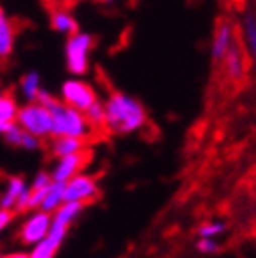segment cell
Listing matches in <instances>:
<instances>
[{"mask_svg":"<svg viewBox=\"0 0 256 258\" xmlns=\"http://www.w3.org/2000/svg\"><path fill=\"white\" fill-rule=\"evenodd\" d=\"M104 129L113 135H131L140 131L147 122V113L140 102L131 95L115 92L104 102Z\"/></svg>","mask_w":256,"mask_h":258,"instance_id":"cell-1","label":"cell"},{"mask_svg":"<svg viewBox=\"0 0 256 258\" xmlns=\"http://www.w3.org/2000/svg\"><path fill=\"white\" fill-rule=\"evenodd\" d=\"M48 111L52 115V138L70 137L81 138V140H90L93 137L92 125L88 124L84 113L74 109L72 106L65 104L63 101L56 99L48 106Z\"/></svg>","mask_w":256,"mask_h":258,"instance_id":"cell-2","label":"cell"},{"mask_svg":"<svg viewBox=\"0 0 256 258\" xmlns=\"http://www.w3.org/2000/svg\"><path fill=\"white\" fill-rule=\"evenodd\" d=\"M16 124L40 140L52 138V115L40 102H27L18 109Z\"/></svg>","mask_w":256,"mask_h":258,"instance_id":"cell-3","label":"cell"},{"mask_svg":"<svg viewBox=\"0 0 256 258\" xmlns=\"http://www.w3.org/2000/svg\"><path fill=\"white\" fill-rule=\"evenodd\" d=\"M31 203V185L22 176H9L0 192V210L20 214L29 212Z\"/></svg>","mask_w":256,"mask_h":258,"instance_id":"cell-4","label":"cell"},{"mask_svg":"<svg viewBox=\"0 0 256 258\" xmlns=\"http://www.w3.org/2000/svg\"><path fill=\"white\" fill-rule=\"evenodd\" d=\"M93 45V36L84 34V32H77L74 36L68 38L67 41V64L68 70L76 76H83L88 72V61H90V52H92Z\"/></svg>","mask_w":256,"mask_h":258,"instance_id":"cell-5","label":"cell"},{"mask_svg":"<svg viewBox=\"0 0 256 258\" xmlns=\"http://www.w3.org/2000/svg\"><path fill=\"white\" fill-rule=\"evenodd\" d=\"M50 230H52V215L45 214L41 210H34V212H29L25 221L22 222L18 230V238L24 246L34 247L48 237Z\"/></svg>","mask_w":256,"mask_h":258,"instance_id":"cell-6","label":"cell"},{"mask_svg":"<svg viewBox=\"0 0 256 258\" xmlns=\"http://www.w3.org/2000/svg\"><path fill=\"white\" fill-rule=\"evenodd\" d=\"M61 101L65 104L72 106L77 111L84 113L90 106L95 104L99 99H97L95 90L90 85H86L83 81L70 79V81H65V85L61 86Z\"/></svg>","mask_w":256,"mask_h":258,"instance_id":"cell-7","label":"cell"},{"mask_svg":"<svg viewBox=\"0 0 256 258\" xmlns=\"http://www.w3.org/2000/svg\"><path fill=\"white\" fill-rule=\"evenodd\" d=\"M99 181L90 174H79L65 185V203H81L88 205L99 198Z\"/></svg>","mask_w":256,"mask_h":258,"instance_id":"cell-8","label":"cell"},{"mask_svg":"<svg viewBox=\"0 0 256 258\" xmlns=\"http://www.w3.org/2000/svg\"><path fill=\"white\" fill-rule=\"evenodd\" d=\"M92 158V153L88 149L83 151V153L70 154V156L57 158V161L54 163V167L50 169V176H52L54 183H61V185H67L70 179H74L76 176L83 174L81 170L86 167V163Z\"/></svg>","mask_w":256,"mask_h":258,"instance_id":"cell-9","label":"cell"},{"mask_svg":"<svg viewBox=\"0 0 256 258\" xmlns=\"http://www.w3.org/2000/svg\"><path fill=\"white\" fill-rule=\"evenodd\" d=\"M233 27L229 22L220 24L215 31V36H213V43H212V56L215 61H224L228 52L233 48Z\"/></svg>","mask_w":256,"mask_h":258,"instance_id":"cell-10","label":"cell"},{"mask_svg":"<svg viewBox=\"0 0 256 258\" xmlns=\"http://www.w3.org/2000/svg\"><path fill=\"white\" fill-rule=\"evenodd\" d=\"M67 233L68 231L63 230H50V233H48V237L45 240H41L40 244H36L29 251V258H54L57 251H59Z\"/></svg>","mask_w":256,"mask_h":258,"instance_id":"cell-11","label":"cell"},{"mask_svg":"<svg viewBox=\"0 0 256 258\" xmlns=\"http://www.w3.org/2000/svg\"><path fill=\"white\" fill-rule=\"evenodd\" d=\"M4 138L9 145H13V147H20V149H25V151H36L41 147L40 138L32 137L31 133H27L25 129H22L16 122H13V124L9 125L8 131L4 133Z\"/></svg>","mask_w":256,"mask_h":258,"instance_id":"cell-12","label":"cell"},{"mask_svg":"<svg viewBox=\"0 0 256 258\" xmlns=\"http://www.w3.org/2000/svg\"><path fill=\"white\" fill-rule=\"evenodd\" d=\"M84 208L86 205H81V203H63V206L52 215V230L68 231V228L77 221Z\"/></svg>","mask_w":256,"mask_h":258,"instance_id":"cell-13","label":"cell"},{"mask_svg":"<svg viewBox=\"0 0 256 258\" xmlns=\"http://www.w3.org/2000/svg\"><path fill=\"white\" fill-rule=\"evenodd\" d=\"M16 40V31L15 24L9 20V16L4 13V9L0 8V61L9 59L15 48Z\"/></svg>","mask_w":256,"mask_h":258,"instance_id":"cell-14","label":"cell"},{"mask_svg":"<svg viewBox=\"0 0 256 258\" xmlns=\"http://www.w3.org/2000/svg\"><path fill=\"white\" fill-rule=\"evenodd\" d=\"M88 140H81V138H70V137H59L50 140V153L56 158H65L70 154H77L86 151Z\"/></svg>","mask_w":256,"mask_h":258,"instance_id":"cell-15","label":"cell"},{"mask_svg":"<svg viewBox=\"0 0 256 258\" xmlns=\"http://www.w3.org/2000/svg\"><path fill=\"white\" fill-rule=\"evenodd\" d=\"M50 25L54 31L61 32V34H68V38L77 34V22L67 9H52L50 11Z\"/></svg>","mask_w":256,"mask_h":258,"instance_id":"cell-16","label":"cell"},{"mask_svg":"<svg viewBox=\"0 0 256 258\" xmlns=\"http://www.w3.org/2000/svg\"><path fill=\"white\" fill-rule=\"evenodd\" d=\"M63 192H65V185H61V183H52V185L48 186V188L45 190L43 201H41V206H40L41 212L50 214V215L56 214L65 203Z\"/></svg>","mask_w":256,"mask_h":258,"instance_id":"cell-17","label":"cell"},{"mask_svg":"<svg viewBox=\"0 0 256 258\" xmlns=\"http://www.w3.org/2000/svg\"><path fill=\"white\" fill-rule=\"evenodd\" d=\"M224 69L231 79H235V81L242 79L245 69H244V56H242L238 45H233V48L228 52V56H226V59H224Z\"/></svg>","mask_w":256,"mask_h":258,"instance_id":"cell-18","label":"cell"},{"mask_svg":"<svg viewBox=\"0 0 256 258\" xmlns=\"http://www.w3.org/2000/svg\"><path fill=\"white\" fill-rule=\"evenodd\" d=\"M22 93L24 97L27 99L29 102H36L38 101V95L41 92V79H40V74L38 72H29L22 77Z\"/></svg>","mask_w":256,"mask_h":258,"instance_id":"cell-19","label":"cell"},{"mask_svg":"<svg viewBox=\"0 0 256 258\" xmlns=\"http://www.w3.org/2000/svg\"><path fill=\"white\" fill-rule=\"evenodd\" d=\"M84 117L88 120V124L92 125L93 131H99V129H104L106 122V111H104V102L97 101L93 106H90L86 111H84Z\"/></svg>","mask_w":256,"mask_h":258,"instance_id":"cell-20","label":"cell"},{"mask_svg":"<svg viewBox=\"0 0 256 258\" xmlns=\"http://www.w3.org/2000/svg\"><path fill=\"white\" fill-rule=\"evenodd\" d=\"M244 36L249 50H251L252 59L256 61V18L252 15H247L244 18Z\"/></svg>","mask_w":256,"mask_h":258,"instance_id":"cell-21","label":"cell"},{"mask_svg":"<svg viewBox=\"0 0 256 258\" xmlns=\"http://www.w3.org/2000/svg\"><path fill=\"white\" fill-rule=\"evenodd\" d=\"M226 231V222L222 221H208L199 226V238H213L217 240L219 235Z\"/></svg>","mask_w":256,"mask_h":258,"instance_id":"cell-22","label":"cell"},{"mask_svg":"<svg viewBox=\"0 0 256 258\" xmlns=\"http://www.w3.org/2000/svg\"><path fill=\"white\" fill-rule=\"evenodd\" d=\"M52 176H50V172H47V170H40V172L34 176V179H32L31 183V190H43V188H48V186L52 185Z\"/></svg>","mask_w":256,"mask_h":258,"instance_id":"cell-23","label":"cell"},{"mask_svg":"<svg viewBox=\"0 0 256 258\" xmlns=\"http://www.w3.org/2000/svg\"><path fill=\"white\" fill-rule=\"evenodd\" d=\"M197 249L203 254H213L219 251V242L213 240V238H199L197 242Z\"/></svg>","mask_w":256,"mask_h":258,"instance_id":"cell-24","label":"cell"},{"mask_svg":"<svg viewBox=\"0 0 256 258\" xmlns=\"http://www.w3.org/2000/svg\"><path fill=\"white\" fill-rule=\"evenodd\" d=\"M13 217H15V214H13V212L0 210V235L4 233V231L9 228V224L13 222Z\"/></svg>","mask_w":256,"mask_h":258,"instance_id":"cell-25","label":"cell"},{"mask_svg":"<svg viewBox=\"0 0 256 258\" xmlns=\"http://www.w3.org/2000/svg\"><path fill=\"white\" fill-rule=\"evenodd\" d=\"M48 2L54 6L52 9H67L72 4V0H48Z\"/></svg>","mask_w":256,"mask_h":258,"instance_id":"cell-26","label":"cell"},{"mask_svg":"<svg viewBox=\"0 0 256 258\" xmlns=\"http://www.w3.org/2000/svg\"><path fill=\"white\" fill-rule=\"evenodd\" d=\"M2 258H29V253H24V251H15V253L2 254Z\"/></svg>","mask_w":256,"mask_h":258,"instance_id":"cell-27","label":"cell"},{"mask_svg":"<svg viewBox=\"0 0 256 258\" xmlns=\"http://www.w3.org/2000/svg\"><path fill=\"white\" fill-rule=\"evenodd\" d=\"M9 125H11V124H4V122H0V135H4L6 131H8Z\"/></svg>","mask_w":256,"mask_h":258,"instance_id":"cell-28","label":"cell"},{"mask_svg":"<svg viewBox=\"0 0 256 258\" xmlns=\"http://www.w3.org/2000/svg\"><path fill=\"white\" fill-rule=\"evenodd\" d=\"M4 97H6V93H4V92H2V90H0V102L4 101Z\"/></svg>","mask_w":256,"mask_h":258,"instance_id":"cell-29","label":"cell"},{"mask_svg":"<svg viewBox=\"0 0 256 258\" xmlns=\"http://www.w3.org/2000/svg\"><path fill=\"white\" fill-rule=\"evenodd\" d=\"M97 2H113V0H97Z\"/></svg>","mask_w":256,"mask_h":258,"instance_id":"cell-30","label":"cell"},{"mask_svg":"<svg viewBox=\"0 0 256 258\" xmlns=\"http://www.w3.org/2000/svg\"><path fill=\"white\" fill-rule=\"evenodd\" d=\"M74 2H79V0H72V4H74Z\"/></svg>","mask_w":256,"mask_h":258,"instance_id":"cell-31","label":"cell"},{"mask_svg":"<svg viewBox=\"0 0 256 258\" xmlns=\"http://www.w3.org/2000/svg\"><path fill=\"white\" fill-rule=\"evenodd\" d=\"M0 258H2V254H0Z\"/></svg>","mask_w":256,"mask_h":258,"instance_id":"cell-32","label":"cell"}]
</instances>
